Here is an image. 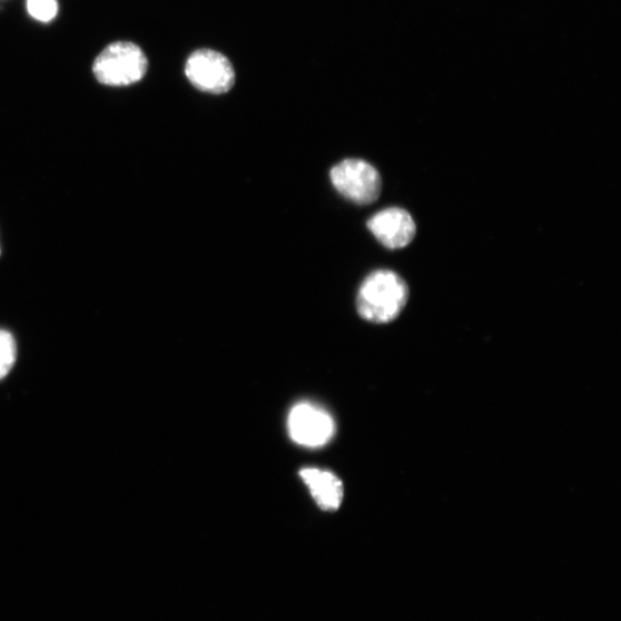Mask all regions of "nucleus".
<instances>
[{"mask_svg": "<svg viewBox=\"0 0 621 621\" xmlns=\"http://www.w3.org/2000/svg\"><path fill=\"white\" fill-rule=\"evenodd\" d=\"M408 295V287L398 274L377 269L367 276L358 290V314L369 323H392L402 314Z\"/></svg>", "mask_w": 621, "mask_h": 621, "instance_id": "1", "label": "nucleus"}, {"mask_svg": "<svg viewBox=\"0 0 621 621\" xmlns=\"http://www.w3.org/2000/svg\"><path fill=\"white\" fill-rule=\"evenodd\" d=\"M148 59L140 47L117 42L96 58L92 72L103 86L126 87L141 81L148 71Z\"/></svg>", "mask_w": 621, "mask_h": 621, "instance_id": "2", "label": "nucleus"}, {"mask_svg": "<svg viewBox=\"0 0 621 621\" xmlns=\"http://www.w3.org/2000/svg\"><path fill=\"white\" fill-rule=\"evenodd\" d=\"M331 181L344 198L369 205L382 195L383 180L377 169L363 159H345L331 170Z\"/></svg>", "mask_w": 621, "mask_h": 621, "instance_id": "3", "label": "nucleus"}, {"mask_svg": "<svg viewBox=\"0 0 621 621\" xmlns=\"http://www.w3.org/2000/svg\"><path fill=\"white\" fill-rule=\"evenodd\" d=\"M287 426L290 438L308 448L325 446L336 433L332 414L325 407L308 401L292 407Z\"/></svg>", "mask_w": 621, "mask_h": 621, "instance_id": "4", "label": "nucleus"}, {"mask_svg": "<svg viewBox=\"0 0 621 621\" xmlns=\"http://www.w3.org/2000/svg\"><path fill=\"white\" fill-rule=\"evenodd\" d=\"M185 72L196 89L207 93H226L236 80L228 58L210 49L195 51L186 62Z\"/></svg>", "mask_w": 621, "mask_h": 621, "instance_id": "5", "label": "nucleus"}, {"mask_svg": "<svg viewBox=\"0 0 621 621\" xmlns=\"http://www.w3.org/2000/svg\"><path fill=\"white\" fill-rule=\"evenodd\" d=\"M367 227L379 244L392 250L407 247L417 233L411 215L400 207L377 213L368 220Z\"/></svg>", "mask_w": 621, "mask_h": 621, "instance_id": "6", "label": "nucleus"}, {"mask_svg": "<svg viewBox=\"0 0 621 621\" xmlns=\"http://www.w3.org/2000/svg\"><path fill=\"white\" fill-rule=\"evenodd\" d=\"M299 476L322 510L333 512L339 509L344 487L335 473L319 467H305L299 471Z\"/></svg>", "mask_w": 621, "mask_h": 621, "instance_id": "7", "label": "nucleus"}, {"mask_svg": "<svg viewBox=\"0 0 621 621\" xmlns=\"http://www.w3.org/2000/svg\"><path fill=\"white\" fill-rule=\"evenodd\" d=\"M17 361V343L13 335L0 329V379L7 377Z\"/></svg>", "mask_w": 621, "mask_h": 621, "instance_id": "8", "label": "nucleus"}, {"mask_svg": "<svg viewBox=\"0 0 621 621\" xmlns=\"http://www.w3.org/2000/svg\"><path fill=\"white\" fill-rule=\"evenodd\" d=\"M29 14L38 21L50 22L58 14L57 0H27Z\"/></svg>", "mask_w": 621, "mask_h": 621, "instance_id": "9", "label": "nucleus"}, {"mask_svg": "<svg viewBox=\"0 0 621 621\" xmlns=\"http://www.w3.org/2000/svg\"><path fill=\"white\" fill-rule=\"evenodd\" d=\"M0 255H2V248H0Z\"/></svg>", "mask_w": 621, "mask_h": 621, "instance_id": "10", "label": "nucleus"}]
</instances>
